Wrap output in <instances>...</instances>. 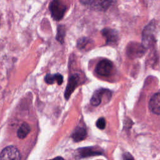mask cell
<instances>
[{"instance_id": "obj_1", "label": "cell", "mask_w": 160, "mask_h": 160, "mask_svg": "<svg viewBox=\"0 0 160 160\" xmlns=\"http://www.w3.org/2000/svg\"><path fill=\"white\" fill-rule=\"evenodd\" d=\"M50 10L53 19L59 21L63 18L66 6L60 0H53L50 5Z\"/></svg>"}, {"instance_id": "obj_2", "label": "cell", "mask_w": 160, "mask_h": 160, "mask_svg": "<svg viewBox=\"0 0 160 160\" xmlns=\"http://www.w3.org/2000/svg\"><path fill=\"white\" fill-rule=\"evenodd\" d=\"M155 29V23L154 21H151L146 27L144 29L143 32V46L148 47L155 40L154 31Z\"/></svg>"}, {"instance_id": "obj_3", "label": "cell", "mask_w": 160, "mask_h": 160, "mask_svg": "<svg viewBox=\"0 0 160 160\" xmlns=\"http://www.w3.org/2000/svg\"><path fill=\"white\" fill-rule=\"evenodd\" d=\"M113 63L109 60H103L100 61L96 66L95 71L100 76L107 77L109 76L113 70Z\"/></svg>"}, {"instance_id": "obj_4", "label": "cell", "mask_w": 160, "mask_h": 160, "mask_svg": "<svg viewBox=\"0 0 160 160\" xmlns=\"http://www.w3.org/2000/svg\"><path fill=\"white\" fill-rule=\"evenodd\" d=\"M0 158L4 160H17L21 159V156L17 148L10 146L6 147L2 150L0 154Z\"/></svg>"}, {"instance_id": "obj_5", "label": "cell", "mask_w": 160, "mask_h": 160, "mask_svg": "<svg viewBox=\"0 0 160 160\" xmlns=\"http://www.w3.org/2000/svg\"><path fill=\"white\" fill-rule=\"evenodd\" d=\"M113 3V0H90L88 6L93 10L105 11L107 10Z\"/></svg>"}, {"instance_id": "obj_6", "label": "cell", "mask_w": 160, "mask_h": 160, "mask_svg": "<svg viewBox=\"0 0 160 160\" xmlns=\"http://www.w3.org/2000/svg\"><path fill=\"white\" fill-rule=\"evenodd\" d=\"M79 82V76L78 75H73L69 78L65 93V97L66 100L69 99L72 93L75 91L76 88L78 86Z\"/></svg>"}, {"instance_id": "obj_7", "label": "cell", "mask_w": 160, "mask_h": 160, "mask_svg": "<svg viewBox=\"0 0 160 160\" xmlns=\"http://www.w3.org/2000/svg\"><path fill=\"white\" fill-rule=\"evenodd\" d=\"M101 33L103 36L106 38L107 43L113 44L117 42L118 39V34L115 29L105 28L102 30Z\"/></svg>"}, {"instance_id": "obj_8", "label": "cell", "mask_w": 160, "mask_h": 160, "mask_svg": "<svg viewBox=\"0 0 160 160\" xmlns=\"http://www.w3.org/2000/svg\"><path fill=\"white\" fill-rule=\"evenodd\" d=\"M149 107L153 113L160 115V93L155 94L151 97L149 103Z\"/></svg>"}, {"instance_id": "obj_9", "label": "cell", "mask_w": 160, "mask_h": 160, "mask_svg": "<svg viewBox=\"0 0 160 160\" xmlns=\"http://www.w3.org/2000/svg\"><path fill=\"white\" fill-rule=\"evenodd\" d=\"M144 52L145 46L137 43H133L131 45H129L127 50V53L132 57H138L139 56H141Z\"/></svg>"}, {"instance_id": "obj_10", "label": "cell", "mask_w": 160, "mask_h": 160, "mask_svg": "<svg viewBox=\"0 0 160 160\" xmlns=\"http://www.w3.org/2000/svg\"><path fill=\"white\" fill-rule=\"evenodd\" d=\"M86 136L87 131L85 125H80L76 128L71 137L75 141L78 142L83 140L86 137Z\"/></svg>"}, {"instance_id": "obj_11", "label": "cell", "mask_w": 160, "mask_h": 160, "mask_svg": "<svg viewBox=\"0 0 160 160\" xmlns=\"http://www.w3.org/2000/svg\"><path fill=\"white\" fill-rule=\"evenodd\" d=\"M109 91L108 90H105V89H101L99 90L96 91L93 94V97L91 99L90 103L91 104V105L97 106L100 105V103H101V98H102V96L103 94H105V93H108Z\"/></svg>"}, {"instance_id": "obj_12", "label": "cell", "mask_w": 160, "mask_h": 160, "mask_svg": "<svg viewBox=\"0 0 160 160\" xmlns=\"http://www.w3.org/2000/svg\"><path fill=\"white\" fill-rule=\"evenodd\" d=\"M45 82L49 85H52L57 82L59 85H61L63 82V77L60 74H48L45 77Z\"/></svg>"}, {"instance_id": "obj_13", "label": "cell", "mask_w": 160, "mask_h": 160, "mask_svg": "<svg viewBox=\"0 0 160 160\" xmlns=\"http://www.w3.org/2000/svg\"><path fill=\"white\" fill-rule=\"evenodd\" d=\"M31 131V128L29 125L27 123L24 122L23 123L20 127L19 128V129L17 132V135L18 137L20 139H24L25 138L28 134L30 133Z\"/></svg>"}, {"instance_id": "obj_14", "label": "cell", "mask_w": 160, "mask_h": 160, "mask_svg": "<svg viewBox=\"0 0 160 160\" xmlns=\"http://www.w3.org/2000/svg\"><path fill=\"white\" fill-rule=\"evenodd\" d=\"M101 153H98V151L97 150H93V148H86L82 149V150L79 151V155L81 157H87L90 156H95L98 155H101Z\"/></svg>"}, {"instance_id": "obj_15", "label": "cell", "mask_w": 160, "mask_h": 160, "mask_svg": "<svg viewBox=\"0 0 160 160\" xmlns=\"http://www.w3.org/2000/svg\"><path fill=\"white\" fill-rule=\"evenodd\" d=\"M65 27L63 25H60L58 28V33L57 39L58 42L63 43L64 41V38L65 36Z\"/></svg>"}, {"instance_id": "obj_16", "label": "cell", "mask_w": 160, "mask_h": 160, "mask_svg": "<svg viewBox=\"0 0 160 160\" xmlns=\"http://www.w3.org/2000/svg\"><path fill=\"white\" fill-rule=\"evenodd\" d=\"M97 126L100 130H104L106 126V121L104 118H100L97 122Z\"/></svg>"}, {"instance_id": "obj_17", "label": "cell", "mask_w": 160, "mask_h": 160, "mask_svg": "<svg viewBox=\"0 0 160 160\" xmlns=\"http://www.w3.org/2000/svg\"><path fill=\"white\" fill-rule=\"evenodd\" d=\"M79 1H80V2H81L82 3H83V5L87 6L88 4L89 3L90 0H79Z\"/></svg>"}]
</instances>
